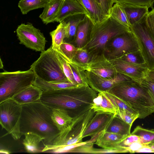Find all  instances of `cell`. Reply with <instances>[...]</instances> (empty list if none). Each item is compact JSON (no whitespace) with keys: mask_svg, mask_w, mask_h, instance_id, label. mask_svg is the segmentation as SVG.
Returning <instances> with one entry per match:
<instances>
[{"mask_svg":"<svg viewBox=\"0 0 154 154\" xmlns=\"http://www.w3.org/2000/svg\"><path fill=\"white\" fill-rule=\"evenodd\" d=\"M42 92L43 103L51 109H64L72 118L91 108L97 95L89 86Z\"/></svg>","mask_w":154,"mask_h":154,"instance_id":"6da1fadb","label":"cell"},{"mask_svg":"<svg viewBox=\"0 0 154 154\" xmlns=\"http://www.w3.org/2000/svg\"><path fill=\"white\" fill-rule=\"evenodd\" d=\"M21 105L20 130L22 135L32 132L44 138V145H53L60 131L52 119V109L41 102Z\"/></svg>","mask_w":154,"mask_h":154,"instance_id":"7a4b0ae2","label":"cell"},{"mask_svg":"<svg viewBox=\"0 0 154 154\" xmlns=\"http://www.w3.org/2000/svg\"><path fill=\"white\" fill-rule=\"evenodd\" d=\"M127 105L144 119L154 112V102L147 89L132 80L119 83L107 91Z\"/></svg>","mask_w":154,"mask_h":154,"instance_id":"3957f363","label":"cell"},{"mask_svg":"<svg viewBox=\"0 0 154 154\" xmlns=\"http://www.w3.org/2000/svg\"><path fill=\"white\" fill-rule=\"evenodd\" d=\"M130 30L109 16L93 25L87 43L82 48L91 57L105 55L106 45L112 38Z\"/></svg>","mask_w":154,"mask_h":154,"instance_id":"277c9868","label":"cell"},{"mask_svg":"<svg viewBox=\"0 0 154 154\" xmlns=\"http://www.w3.org/2000/svg\"><path fill=\"white\" fill-rule=\"evenodd\" d=\"M36 77L48 82L68 80L65 75L57 52L51 46L42 52L39 57L30 66Z\"/></svg>","mask_w":154,"mask_h":154,"instance_id":"5b68a950","label":"cell"},{"mask_svg":"<svg viewBox=\"0 0 154 154\" xmlns=\"http://www.w3.org/2000/svg\"><path fill=\"white\" fill-rule=\"evenodd\" d=\"M36 78L30 69L24 71H5L0 73V103L33 85Z\"/></svg>","mask_w":154,"mask_h":154,"instance_id":"8992f818","label":"cell"},{"mask_svg":"<svg viewBox=\"0 0 154 154\" xmlns=\"http://www.w3.org/2000/svg\"><path fill=\"white\" fill-rule=\"evenodd\" d=\"M22 105L12 99L0 103V123L2 128L7 133L2 137L10 134L15 140L22 135L20 130Z\"/></svg>","mask_w":154,"mask_h":154,"instance_id":"52a82bcc","label":"cell"},{"mask_svg":"<svg viewBox=\"0 0 154 154\" xmlns=\"http://www.w3.org/2000/svg\"><path fill=\"white\" fill-rule=\"evenodd\" d=\"M96 112L90 108L74 117L68 127L60 134L52 145H69L82 142L83 135Z\"/></svg>","mask_w":154,"mask_h":154,"instance_id":"ba28073f","label":"cell"},{"mask_svg":"<svg viewBox=\"0 0 154 154\" xmlns=\"http://www.w3.org/2000/svg\"><path fill=\"white\" fill-rule=\"evenodd\" d=\"M147 14L130 29L136 38L145 64L151 70L154 69V38L146 23Z\"/></svg>","mask_w":154,"mask_h":154,"instance_id":"9c48e42d","label":"cell"},{"mask_svg":"<svg viewBox=\"0 0 154 154\" xmlns=\"http://www.w3.org/2000/svg\"><path fill=\"white\" fill-rule=\"evenodd\" d=\"M139 50L136 38L130 30L112 38L106 45L105 55L108 60L118 59Z\"/></svg>","mask_w":154,"mask_h":154,"instance_id":"30bf717a","label":"cell"},{"mask_svg":"<svg viewBox=\"0 0 154 154\" xmlns=\"http://www.w3.org/2000/svg\"><path fill=\"white\" fill-rule=\"evenodd\" d=\"M16 32L20 44L36 51L42 52L45 51V38L32 23H21L17 27Z\"/></svg>","mask_w":154,"mask_h":154,"instance_id":"8fae6325","label":"cell"},{"mask_svg":"<svg viewBox=\"0 0 154 154\" xmlns=\"http://www.w3.org/2000/svg\"><path fill=\"white\" fill-rule=\"evenodd\" d=\"M109 60L118 73L125 75L139 83L146 76L149 70L145 63L134 64L119 59Z\"/></svg>","mask_w":154,"mask_h":154,"instance_id":"7c38bea8","label":"cell"},{"mask_svg":"<svg viewBox=\"0 0 154 154\" xmlns=\"http://www.w3.org/2000/svg\"><path fill=\"white\" fill-rule=\"evenodd\" d=\"M85 72L88 85L98 93L107 91L119 83L132 80L129 77L119 73L114 78H106L88 71H85Z\"/></svg>","mask_w":154,"mask_h":154,"instance_id":"4fadbf2b","label":"cell"},{"mask_svg":"<svg viewBox=\"0 0 154 154\" xmlns=\"http://www.w3.org/2000/svg\"><path fill=\"white\" fill-rule=\"evenodd\" d=\"M86 71L106 78H114L118 73L105 55L92 57Z\"/></svg>","mask_w":154,"mask_h":154,"instance_id":"5bb4252c","label":"cell"},{"mask_svg":"<svg viewBox=\"0 0 154 154\" xmlns=\"http://www.w3.org/2000/svg\"><path fill=\"white\" fill-rule=\"evenodd\" d=\"M113 114L107 112H96L88 124L83 135V138L90 136L91 138L106 130L113 117Z\"/></svg>","mask_w":154,"mask_h":154,"instance_id":"9a60e30c","label":"cell"},{"mask_svg":"<svg viewBox=\"0 0 154 154\" xmlns=\"http://www.w3.org/2000/svg\"><path fill=\"white\" fill-rule=\"evenodd\" d=\"M42 91L32 85L18 93L11 98L20 105L41 102Z\"/></svg>","mask_w":154,"mask_h":154,"instance_id":"2e32d148","label":"cell"},{"mask_svg":"<svg viewBox=\"0 0 154 154\" xmlns=\"http://www.w3.org/2000/svg\"><path fill=\"white\" fill-rule=\"evenodd\" d=\"M127 136L108 132L104 130L99 133L94 143L102 148L124 149L120 147L119 144Z\"/></svg>","mask_w":154,"mask_h":154,"instance_id":"e0dca14e","label":"cell"},{"mask_svg":"<svg viewBox=\"0 0 154 154\" xmlns=\"http://www.w3.org/2000/svg\"><path fill=\"white\" fill-rule=\"evenodd\" d=\"M79 14L88 15L86 10L78 2L75 0H64L55 22L60 23L69 16Z\"/></svg>","mask_w":154,"mask_h":154,"instance_id":"ac0fdd59","label":"cell"},{"mask_svg":"<svg viewBox=\"0 0 154 154\" xmlns=\"http://www.w3.org/2000/svg\"><path fill=\"white\" fill-rule=\"evenodd\" d=\"M86 10L94 24L102 22L107 17L104 15L101 4L96 0H75Z\"/></svg>","mask_w":154,"mask_h":154,"instance_id":"d6986e66","label":"cell"},{"mask_svg":"<svg viewBox=\"0 0 154 154\" xmlns=\"http://www.w3.org/2000/svg\"><path fill=\"white\" fill-rule=\"evenodd\" d=\"M92 20L87 15L78 25L74 43L78 48H83L88 40L91 29L94 25Z\"/></svg>","mask_w":154,"mask_h":154,"instance_id":"ffe728a7","label":"cell"},{"mask_svg":"<svg viewBox=\"0 0 154 154\" xmlns=\"http://www.w3.org/2000/svg\"><path fill=\"white\" fill-rule=\"evenodd\" d=\"M64 0H48L39 17L45 24L55 22Z\"/></svg>","mask_w":154,"mask_h":154,"instance_id":"44dd1931","label":"cell"},{"mask_svg":"<svg viewBox=\"0 0 154 154\" xmlns=\"http://www.w3.org/2000/svg\"><path fill=\"white\" fill-rule=\"evenodd\" d=\"M33 85L43 91L80 87L69 80L61 82H48L36 77Z\"/></svg>","mask_w":154,"mask_h":154,"instance_id":"7402d4cb","label":"cell"},{"mask_svg":"<svg viewBox=\"0 0 154 154\" xmlns=\"http://www.w3.org/2000/svg\"><path fill=\"white\" fill-rule=\"evenodd\" d=\"M121 5L124 9L130 26L139 22L149 12V8L146 6Z\"/></svg>","mask_w":154,"mask_h":154,"instance_id":"603a6c76","label":"cell"},{"mask_svg":"<svg viewBox=\"0 0 154 154\" xmlns=\"http://www.w3.org/2000/svg\"><path fill=\"white\" fill-rule=\"evenodd\" d=\"M24 135L23 144L26 151L28 153H36L42 152L43 148L40 146V143L44 138L32 132L28 131Z\"/></svg>","mask_w":154,"mask_h":154,"instance_id":"cb8c5ba5","label":"cell"},{"mask_svg":"<svg viewBox=\"0 0 154 154\" xmlns=\"http://www.w3.org/2000/svg\"><path fill=\"white\" fill-rule=\"evenodd\" d=\"M86 15L83 14H76L69 16L63 20L68 24L67 35L63 41L69 43L74 41L78 26Z\"/></svg>","mask_w":154,"mask_h":154,"instance_id":"d4e9b609","label":"cell"},{"mask_svg":"<svg viewBox=\"0 0 154 154\" xmlns=\"http://www.w3.org/2000/svg\"><path fill=\"white\" fill-rule=\"evenodd\" d=\"M51 117L60 133L68 127L73 119L66 111L61 109H52Z\"/></svg>","mask_w":154,"mask_h":154,"instance_id":"484cf974","label":"cell"},{"mask_svg":"<svg viewBox=\"0 0 154 154\" xmlns=\"http://www.w3.org/2000/svg\"><path fill=\"white\" fill-rule=\"evenodd\" d=\"M95 112L115 113V108L109 100L102 92L98 93L91 107Z\"/></svg>","mask_w":154,"mask_h":154,"instance_id":"4316f807","label":"cell"},{"mask_svg":"<svg viewBox=\"0 0 154 154\" xmlns=\"http://www.w3.org/2000/svg\"><path fill=\"white\" fill-rule=\"evenodd\" d=\"M68 24L63 20L60 23L56 29L50 32L52 38L51 46L55 50L59 49V47L66 38Z\"/></svg>","mask_w":154,"mask_h":154,"instance_id":"83f0119b","label":"cell"},{"mask_svg":"<svg viewBox=\"0 0 154 154\" xmlns=\"http://www.w3.org/2000/svg\"><path fill=\"white\" fill-rule=\"evenodd\" d=\"M131 126L118 117L114 116L105 131L123 135L128 136L131 133Z\"/></svg>","mask_w":154,"mask_h":154,"instance_id":"f1b7e54d","label":"cell"},{"mask_svg":"<svg viewBox=\"0 0 154 154\" xmlns=\"http://www.w3.org/2000/svg\"><path fill=\"white\" fill-rule=\"evenodd\" d=\"M131 134L140 137V142L144 146H152L154 145V130L143 128L137 126Z\"/></svg>","mask_w":154,"mask_h":154,"instance_id":"f546056e","label":"cell"},{"mask_svg":"<svg viewBox=\"0 0 154 154\" xmlns=\"http://www.w3.org/2000/svg\"><path fill=\"white\" fill-rule=\"evenodd\" d=\"M48 0H20L18 7L23 14H26L30 11L44 8Z\"/></svg>","mask_w":154,"mask_h":154,"instance_id":"4dcf8cb0","label":"cell"},{"mask_svg":"<svg viewBox=\"0 0 154 154\" xmlns=\"http://www.w3.org/2000/svg\"><path fill=\"white\" fill-rule=\"evenodd\" d=\"M110 16L119 23L130 28V25L123 6L118 3H115L112 7Z\"/></svg>","mask_w":154,"mask_h":154,"instance_id":"1f68e13d","label":"cell"},{"mask_svg":"<svg viewBox=\"0 0 154 154\" xmlns=\"http://www.w3.org/2000/svg\"><path fill=\"white\" fill-rule=\"evenodd\" d=\"M86 141L69 145H45L42 150V152L52 153H71L75 148L86 144Z\"/></svg>","mask_w":154,"mask_h":154,"instance_id":"d6a6232c","label":"cell"},{"mask_svg":"<svg viewBox=\"0 0 154 154\" xmlns=\"http://www.w3.org/2000/svg\"><path fill=\"white\" fill-rule=\"evenodd\" d=\"M91 58V56L86 49L78 48L71 62L86 71Z\"/></svg>","mask_w":154,"mask_h":154,"instance_id":"836d02e7","label":"cell"},{"mask_svg":"<svg viewBox=\"0 0 154 154\" xmlns=\"http://www.w3.org/2000/svg\"><path fill=\"white\" fill-rule=\"evenodd\" d=\"M67 62L71 68L76 83L80 87L89 86L88 83L85 70L72 62L68 61Z\"/></svg>","mask_w":154,"mask_h":154,"instance_id":"e575fe53","label":"cell"},{"mask_svg":"<svg viewBox=\"0 0 154 154\" xmlns=\"http://www.w3.org/2000/svg\"><path fill=\"white\" fill-rule=\"evenodd\" d=\"M78 49V48L74 45L63 41L60 46L59 49L55 50L59 52L68 61L71 62Z\"/></svg>","mask_w":154,"mask_h":154,"instance_id":"d590c367","label":"cell"},{"mask_svg":"<svg viewBox=\"0 0 154 154\" xmlns=\"http://www.w3.org/2000/svg\"><path fill=\"white\" fill-rule=\"evenodd\" d=\"M102 92L109 100L114 106L115 109V113L114 115L119 109H126L131 112L137 113L122 100L114 94L108 91Z\"/></svg>","mask_w":154,"mask_h":154,"instance_id":"8d00e7d4","label":"cell"},{"mask_svg":"<svg viewBox=\"0 0 154 154\" xmlns=\"http://www.w3.org/2000/svg\"><path fill=\"white\" fill-rule=\"evenodd\" d=\"M118 59L128 63L136 64H142L145 63L140 50L126 54Z\"/></svg>","mask_w":154,"mask_h":154,"instance_id":"74e56055","label":"cell"},{"mask_svg":"<svg viewBox=\"0 0 154 154\" xmlns=\"http://www.w3.org/2000/svg\"><path fill=\"white\" fill-rule=\"evenodd\" d=\"M114 116L118 118L132 126L134 122L139 118V114L123 109H119Z\"/></svg>","mask_w":154,"mask_h":154,"instance_id":"f35d334b","label":"cell"},{"mask_svg":"<svg viewBox=\"0 0 154 154\" xmlns=\"http://www.w3.org/2000/svg\"><path fill=\"white\" fill-rule=\"evenodd\" d=\"M55 51L63 71L68 80L71 83L79 86L74 80L71 68L66 59L59 52Z\"/></svg>","mask_w":154,"mask_h":154,"instance_id":"ab89813d","label":"cell"},{"mask_svg":"<svg viewBox=\"0 0 154 154\" xmlns=\"http://www.w3.org/2000/svg\"><path fill=\"white\" fill-rule=\"evenodd\" d=\"M146 6L153 8L154 0H115V3Z\"/></svg>","mask_w":154,"mask_h":154,"instance_id":"60d3db41","label":"cell"},{"mask_svg":"<svg viewBox=\"0 0 154 154\" xmlns=\"http://www.w3.org/2000/svg\"><path fill=\"white\" fill-rule=\"evenodd\" d=\"M129 152L126 149H112L103 148H95L93 147L90 150L89 153L101 154L108 153H119Z\"/></svg>","mask_w":154,"mask_h":154,"instance_id":"b9f144b4","label":"cell"},{"mask_svg":"<svg viewBox=\"0 0 154 154\" xmlns=\"http://www.w3.org/2000/svg\"><path fill=\"white\" fill-rule=\"evenodd\" d=\"M139 140L140 137L139 136L131 134L121 142L119 146L122 149H126L133 143L139 142Z\"/></svg>","mask_w":154,"mask_h":154,"instance_id":"7bdbcfd3","label":"cell"},{"mask_svg":"<svg viewBox=\"0 0 154 154\" xmlns=\"http://www.w3.org/2000/svg\"><path fill=\"white\" fill-rule=\"evenodd\" d=\"M100 4L104 15L108 17L110 16L112 7L115 3V0H100Z\"/></svg>","mask_w":154,"mask_h":154,"instance_id":"ee69618b","label":"cell"},{"mask_svg":"<svg viewBox=\"0 0 154 154\" xmlns=\"http://www.w3.org/2000/svg\"><path fill=\"white\" fill-rule=\"evenodd\" d=\"M140 83L147 89L154 102V82L146 76Z\"/></svg>","mask_w":154,"mask_h":154,"instance_id":"f6af8a7d","label":"cell"},{"mask_svg":"<svg viewBox=\"0 0 154 154\" xmlns=\"http://www.w3.org/2000/svg\"><path fill=\"white\" fill-rule=\"evenodd\" d=\"M146 21L148 27L154 38V8L147 14Z\"/></svg>","mask_w":154,"mask_h":154,"instance_id":"bcb514c9","label":"cell"},{"mask_svg":"<svg viewBox=\"0 0 154 154\" xmlns=\"http://www.w3.org/2000/svg\"><path fill=\"white\" fill-rule=\"evenodd\" d=\"M143 146L139 142L133 143L129 147L127 148L126 149L128 150L129 153H134Z\"/></svg>","mask_w":154,"mask_h":154,"instance_id":"7dc6e473","label":"cell"},{"mask_svg":"<svg viewBox=\"0 0 154 154\" xmlns=\"http://www.w3.org/2000/svg\"><path fill=\"white\" fill-rule=\"evenodd\" d=\"M136 152L154 153V149L149 146H143Z\"/></svg>","mask_w":154,"mask_h":154,"instance_id":"c3c4849f","label":"cell"},{"mask_svg":"<svg viewBox=\"0 0 154 154\" xmlns=\"http://www.w3.org/2000/svg\"><path fill=\"white\" fill-rule=\"evenodd\" d=\"M146 76L149 79L154 82V69L149 70L147 72Z\"/></svg>","mask_w":154,"mask_h":154,"instance_id":"681fc988","label":"cell"},{"mask_svg":"<svg viewBox=\"0 0 154 154\" xmlns=\"http://www.w3.org/2000/svg\"><path fill=\"white\" fill-rule=\"evenodd\" d=\"M11 153V151L4 149H1L0 150V153L1 154L4 153L9 154Z\"/></svg>","mask_w":154,"mask_h":154,"instance_id":"f907efd6","label":"cell"},{"mask_svg":"<svg viewBox=\"0 0 154 154\" xmlns=\"http://www.w3.org/2000/svg\"><path fill=\"white\" fill-rule=\"evenodd\" d=\"M98 2L100 3V0H96Z\"/></svg>","mask_w":154,"mask_h":154,"instance_id":"816d5d0a","label":"cell"},{"mask_svg":"<svg viewBox=\"0 0 154 154\" xmlns=\"http://www.w3.org/2000/svg\"><path fill=\"white\" fill-rule=\"evenodd\" d=\"M151 146V147L152 148H154V145L152 146Z\"/></svg>","mask_w":154,"mask_h":154,"instance_id":"f5cc1de1","label":"cell"}]
</instances>
